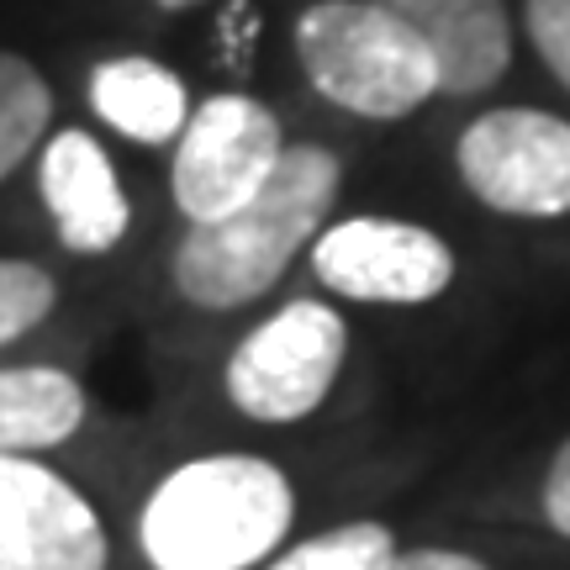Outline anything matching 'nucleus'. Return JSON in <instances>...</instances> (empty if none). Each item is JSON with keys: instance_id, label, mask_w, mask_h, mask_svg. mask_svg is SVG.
I'll list each match as a JSON object with an SVG mask.
<instances>
[{"instance_id": "1", "label": "nucleus", "mask_w": 570, "mask_h": 570, "mask_svg": "<svg viewBox=\"0 0 570 570\" xmlns=\"http://www.w3.org/2000/svg\"><path fill=\"white\" fill-rule=\"evenodd\" d=\"M344 164L323 142H285L281 164L238 212L190 227L175 248V291L202 312H238L281 281L327 227Z\"/></svg>"}, {"instance_id": "2", "label": "nucleus", "mask_w": 570, "mask_h": 570, "mask_svg": "<svg viewBox=\"0 0 570 570\" xmlns=\"http://www.w3.org/2000/svg\"><path fill=\"white\" fill-rule=\"evenodd\" d=\"M296 518L281 465L259 454H202L142 502L138 544L154 570H254Z\"/></svg>"}, {"instance_id": "3", "label": "nucleus", "mask_w": 570, "mask_h": 570, "mask_svg": "<svg viewBox=\"0 0 570 570\" xmlns=\"http://www.w3.org/2000/svg\"><path fill=\"white\" fill-rule=\"evenodd\" d=\"M291 38L312 90L354 117L396 122L439 96L428 42L381 0H317L296 17Z\"/></svg>"}, {"instance_id": "4", "label": "nucleus", "mask_w": 570, "mask_h": 570, "mask_svg": "<svg viewBox=\"0 0 570 570\" xmlns=\"http://www.w3.org/2000/svg\"><path fill=\"white\" fill-rule=\"evenodd\" d=\"M348 323L327 302H285L233 348L223 370L227 402L254 423H296L327 402L344 370Z\"/></svg>"}, {"instance_id": "5", "label": "nucleus", "mask_w": 570, "mask_h": 570, "mask_svg": "<svg viewBox=\"0 0 570 570\" xmlns=\"http://www.w3.org/2000/svg\"><path fill=\"white\" fill-rule=\"evenodd\" d=\"M281 154L285 132L269 106L238 96V90L206 96L175 138V164H169V190H175L180 217L202 227L238 212L275 175Z\"/></svg>"}, {"instance_id": "6", "label": "nucleus", "mask_w": 570, "mask_h": 570, "mask_svg": "<svg viewBox=\"0 0 570 570\" xmlns=\"http://www.w3.org/2000/svg\"><path fill=\"white\" fill-rule=\"evenodd\" d=\"M460 180L502 217H570V122L529 106L487 111L460 132Z\"/></svg>"}, {"instance_id": "7", "label": "nucleus", "mask_w": 570, "mask_h": 570, "mask_svg": "<svg viewBox=\"0 0 570 570\" xmlns=\"http://www.w3.org/2000/svg\"><path fill=\"white\" fill-rule=\"evenodd\" d=\"M317 281L370 306H423L454 285V248L423 223L402 217H344L312 244Z\"/></svg>"}, {"instance_id": "8", "label": "nucleus", "mask_w": 570, "mask_h": 570, "mask_svg": "<svg viewBox=\"0 0 570 570\" xmlns=\"http://www.w3.org/2000/svg\"><path fill=\"white\" fill-rule=\"evenodd\" d=\"M59 306V285L32 259H0V348L38 327ZM85 423V386L69 370L21 365L0 370V449L32 454L63 444Z\"/></svg>"}, {"instance_id": "9", "label": "nucleus", "mask_w": 570, "mask_h": 570, "mask_svg": "<svg viewBox=\"0 0 570 570\" xmlns=\"http://www.w3.org/2000/svg\"><path fill=\"white\" fill-rule=\"evenodd\" d=\"M96 508L59 470L0 449V570H106Z\"/></svg>"}, {"instance_id": "10", "label": "nucleus", "mask_w": 570, "mask_h": 570, "mask_svg": "<svg viewBox=\"0 0 570 570\" xmlns=\"http://www.w3.org/2000/svg\"><path fill=\"white\" fill-rule=\"evenodd\" d=\"M38 190L69 254H111L122 244L132 212H127L117 164L106 159V148L90 132L63 127L59 138L42 148Z\"/></svg>"}, {"instance_id": "11", "label": "nucleus", "mask_w": 570, "mask_h": 570, "mask_svg": "<svg viewBox=\"0 0 570 570\" xmlns=\"http://www.w3.org/2000/svg\"><path fill=\"white\" fill-rule=\"evenodd\" d=\"M428 42L444 96H481L512 63L508 0H381Z\"/></svg>"}, {"instance_id": "12", "label": "nucleus", "mask_w": 570, "mask_h": 570, "mask_svg": "<svg viewBox=\"0 0 570 570\" xmlns=\"http://www.w3.org/2000/svg\"><path fill=\"white\" fill-rule=\"evenodd\" d=\"M90 106L111 132H122L132 142H175L190 122V90L175 69H164L159 59H106L90 75Z\"/></svg>"}, {"instance_id": "13", "label": "nucleus", "mask_w": 570, "mask_h": 570, "mask_svg": "<svg viewBox=\"0 0 570 570\" xmlns=\"http://www.w3.org/2000/svg\"><path fill=\"white\" fill-rule=\"evenodd\" d=\"M53 117V90L21 53L0 48V180L17 169L48 132Z\"/></svg>"}, {"instance_id": "14", "label": "nucleus", "mask_w": 570, "mask_h": 570, "mask_svg": "<svg viewBox=\"0 0 570 570\" xmlns=\"http://www.w3.org/2000/svg\"><path fill=\"white\" fill-rule=\"evenodd\" d=\"M396 560V539L386 523H338V529L302 539L296 550L269 560V570H386Z\"/></svg>"}, {"instance_id": "15", "label": "nucleus", "mask_w": 570, "mask_h": 570, "mask_svg": "<svg viewBox=\"0 0 570 570\" xmlns=\"http://www.w3.org/2000/svg\"><path fill=\"white\" fill-rule=\"evenodd\" d=\"M523 21H529V38L544 69L570 90V0H529Z\"/></svg>"}, {"instance_id": "16", "label": "nucleus", "mask_w": 570, "mask_h": 570, "mask_svg": "<svg viewBox=\"0 0 570 570\" xmlns=\"http://www.w3.org/2000/svg\"><path fill=\"white\" fill-rule=\"evenodd\" d=\"M544 518L560 539H570V439L554 449L550 475H544Z\"/></svg>"}, {"instance_id": "17", "label": "nucleus", "mask_w": 570, "mask_h": 570, "mask_svg": "<svg viewBox=\"0 0 570 570\" xmlns=\"http://www.w3.org/2000/svg\"><path fill=\"white\" fill-rule=\"evenodd\" d=\"M386 570H491V566L460 550H396V560Z\"/></svg>"}, {"instance_id": "18", "label": "nucleus", "mask_w": 570, "mask_h": 570, "mask_svg": "<svg viewBox=\"0 0 570 570\" xmlns=\"http://www.w3.org/2000/svg\"><path fill=\"white\" fill-rule=\"evenodd\" d=\"M159 11H185V6H202V0H154Z\"/></svg>"}]
</instances>
